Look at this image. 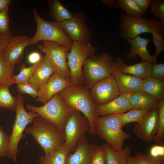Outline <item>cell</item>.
<instances>
[{"label": "cell", "instance_id": "obj_1", "mask_svg": "<svg viewBox=\"0 0 164 164\" xmlns=\"http://www.w3.org/2000/svg\"><path fill=\"white\" fill-rule=\"evenodd\" d=\"M59 94L67 105L83 113L90 124L88 132L95 134L94 123L99 116L97 112V106L91 99L90 90L84 85L71 83Z\"/></svg>", "mask_w": 164, "mask_h": 164}, {"label": "cell", "instance_id": "obj_2", "mask_svg": "<svg viewBox=\"0 0 164 164\" xmlns=\"http://www.w3.org/2000/svg\"><path fill=\"white\" fill-rule=\"evenodd\" d=\"M32 123V126L26 128L24 131L32 135L45 154L57 150L64 145V130L40 116L35 118Z\"/></svg>", "mask_w": 164, "mask_h": 164}, {"label": "cell", "instance_id": "obj_3", "mask_svg": "<svg viewBox=\"0 0 164 164\" xmlns=\"http://www.w3.org/2000/svg\"><path fill=\"white\" fill-rule=\"evenodd\" d=\"M122 128L119 114L98 116L94 123L95 134L116 151L121 150L124 142L131 137L130 134L122 130Z\"/></svg>", "mask_w": 164, "mask_h": 164}, {"label": "cell", "instance_id": "obj_4", "mask_svg": "<svg viewBox=\"0 0 164 164\" xmlns=\"http://www.w3.org/2000/svg\"><path fill=\"white\" fill-rule=\"evenodd\" d=\"M114 61L107 53L89 57L82 67L83 84L90 90L97 82L109 76Z\"/></svg>", "mask_w": 164, "mask_h": 164}, {"label": "cell", "instance_id": "obj_5", "mask_svg": "<svg viewBox=\"0 0 164 164\" xmlns=\"http://www.w3.org/2000/svg\"><path fill=\"white\" fill-rule=\"evenodd\" d=\"M32 12L37 29L29 45H36L40 41H47L55 42L61 46L71 47L73 42L63 29L60 22H50L45 20L35 8Z\"/></svg>", "mask_w": 164, "mask_h": 164}, {"label": "cell", "instance_id": "obj_6", "mask_svg": "<svg viewBox=\"0 0 164 164\" xmlns=\"http://www.w3.org/2000/svg\"><path fill=\"white\" fill-rule=\"evenodd\" d=\"M17 99L16 117L12 133L10 136L8 156L15 163L17 162L18 144L25 135L23 133L26 127L29 123H32L35 118L40 116L39 114L34 112L30 111L28 112L26 111L24 106L23 98L20 94L17 95Z\"/></svg>", "mask_w": 164, "mask_h": 164}, {"label": "cell", "instance_id": "obj_7", "mask_svg": "<svg viewBox=\"0 0 164 164\" xmlns=\"http://www.w3.org/2000/svg\"><path fill=\"white\" fill-rule=\"evenodd\" d=\"M26 108L38 114L40 116L51 121L63 130L66 121L74 110L66 104L59 93L43 106L36 107L27 104Z\"/></svg>", "mask_w": 164, "mask_h": 164}, {"label": "cell", "instance_id": "obj_8", "mask_svg": "<svg viewBox=\"0 0 164 164\" xmlns=\"http://www.w3.org/2000/svg\"><path fill=\"white\" fill-rule=\"evenodd\" d=\"M97 50L91 43L85 44L73 42L70 52L67 55L70 73V81L71 84H83L82 72L83 65L89 57L95 55Z\"/></svg>", "mask_w": 164, "mask_h": 164}, {"label": "cell", "instance_id": "obj_9", "mask_svg": "<svg viewBox=\"0 0 164 164\" xmlns=\"http://www.w3.org/2000/svg\"><path fill=\"white\" fill-rule=\"evenodd\" d=\"M90 128L88 119L82 116L80 111L74 109L66 121L64 127V145L70 152L75 150L78 142L88 132Z\"/></svg>", "mask_w": 164, "mask_h": 164}, {"label": "cell", "instance_id": "obj_10", "mask_svg": "<svg viewBox=\"0 0 164 164\" xmlns=\"http://www.w3.org/2000/svg\"><path fill=\"white\" fill-rule=\"evenodd\" d=\"M39 49L54 66L57 72L63 78L70 80V73L66 60L67 55L71 47L62 46L52 41H43Z\"/></svg>", "mask_w": 164, "mask_h": 164}, {"label": "cell", "instance_id": "obj_11", "mask_svg": "<svg viewBox=\"0 0 164 164\" xmlns=\"http://www.w3.org/2000/svg\"><path fill=\"white\" fill-rule=\"evenodd\" d=\"M84 12L77 11L70 19L60 22L61 27L73 42L78 41L85 44L90 43L91 33L86 24Z\"/></svg>", "mask_w": 164, "mask_h": 164}, {"label": "cell", "instance_id": "obj_12", "mask_svg": "<svg viewBox=\"0 0 164 164\" xmlns=\"http://www.w3.org/2000/svg\"><path fill=\"white\" fill-rule=\"evenodd\" d=\"M90 91L92 100L97 106L111 101L120 94L112 74L96 83Z\"/></svg>", "mask_w": 164, "mask_h": 164}, {"label": "cell", "instance_id": "obj_13", "mask_svg": "<svg viewBox=\"0 0 164 164\" xmlns=\"http://www.w3.org/2000/svg\"><path fill=\"white\" fill-rule=\"evenodd\" d=\"M148 19L129 16L121 13L119 16V36L124 39H133L140 34L150 33Z\"/></svg>", "mask_w": 164, "mask_h": 164}, {"label": "cell", "instance_id": "obj_14", "mask_svg": "<svg viewBox=\"0 0 164 164\" xmlns=\"http://www.w3.org/2000/svg\"><path fill=\"white\" fill-rule=\"evenodd\" d=\"M159 119L157 108L150 110L136 123L133 128V132L140 139L145 142L154 140L159 127Z\"/></svg>", "mask_w": 164, "mask_h": 164}, {"label": "cell", "instance_id": "obj_15", "mask_svg": "<svg viewBox=\"0 0 164 164\" xmlns=\"http://www.w3.org/2000/svg\"><path fill=\"white\" fill-rule=\"evenodd\" d=\"M31 39L24 35L12 36L2 56L13 65L20 63L23 56L24 50L29 45Z\"/></svg>", "mask_w": 164, "mask_h": 164}, {"label": "cell", "instance_id": "obj_16", "mask_svg": "<svg viewBox=\"0 0 164 164\" xmlns=\"http://www.w3.org/2000/svg\"><path fill=\"white\" fill-rule=\"evenodd\" d=\"M71 84L70 80L63 78L57 72L50 77L47 82L38 90L36 101L44 104L49 101L56 94L62 91Z\"/></svg>", "mask_w": 164, "mask_h": 164}, {"label": "cell", "instance_id": "obj_17", "mask_svg": "<svg viewBox=\"0 0 164 164\" xmlns=\"http://www.w3.org/2000/svg\"><path fill=\"white\" fill-rule=\"evenodd\" d=\"M98 146L90 143L84 135L78 142L73 153L69 152L66 164H90Z\"/></svg>", "mask_w": 164, "mask_h": 164}, {"label": "cell", "instance_id": "obj_18", "mask_svg": "<svg viewBox=\"0 0 164 164\" xmlns=\"http://www.w3.org/2000/svg\"><path fill=\"white\" fill-rule=\"evenodd\" d=\"M112 74L118 88L120 94L126 95L141 91L143 79L121 72L114 63Z\"/></svg>", "mask_w": 164, "mask_h": 164}, {"label": "cell", "instance_id": "obj_19", "mask_svg": "<svg viewBox=\"0 0 164 164\" xmlns=\"http://www.w3.org/2000/svg\"><path fill=\"white\" fill-rule=\"evenodd\" d=\"M56 71L54 66L45 55L42 57L29 82L39 90Z\"/></svg>", "mask_w": 164, "mask_h": 164}, {"label": "cell", "instance_id": "obj_20", "mask_svg": "<svg viewBox=\"0 0 164 164\" xmlns=\"http://www.w3.org/2000/svg\"><path fill=\"white\" fill-rule=\"evenodd\" d=\"M130 44L131 50L126 55V59H135L137 55L141 59V61L152 64L157 62V57L154 55H151L147 49V45L151 40L149 38H142L139 36L132 39L127 40Z\"/></svg>", "mask_w": 164, "mask_h": 164}, {"label": "cell", "instance_id": "obj_21", "mask_svg": "<svg viewBox=\"0 0 164 164\" xmlns=\"http://www.w3.org/2000/svg\"><path fill=\"white\" fill-rule=\"evenodd\" d=\"M114 63L121 72L128 73L144 79L151 77L152 64L141 61L133 65H128L125 63L122 56L117 57Z\"/></svg>", "mask_w": 164, "mask_h": 164}, {"label": "cell", "instance_id": "obj_22", "mask_svg": "<svg viewBox=\"0 0 164 164\" xmlns=\"http://www.w3.org/2000/svg\"><path fill=\"white\" fill-rule=\"evenodd\" d=\"M129 101L125 95L120 94L111 101L97 106V115L101 116L113 114H121L132 109Z\"/></svg>", "mask_w": 164, "mask_h": 164}, {"label": "cell", "instance_id": "obj_23", "mask_svg": "<svg viewBox=\"0 0 164 164\" xmlns=\"http://www.w3.org/2000/svg\"><path fill=\"white\" fill-rule=\"evenodd\" d=\"M132 109L151 110L157 108L159 101L149 95L140 91L125 95Z\"/></svg>", "mask_w": 164, "mask_h": 164}, {"label": "cell", "instance_id": "obj_24", "mask_svg": "<svg viewBox=\"0 0 164 164\" xmlns=\"http://www.w3.org/2000/svg\"><path fill=\"white\" fill-rule=\"evenodd\" d=\"M101 147L104 153L106 164H127L132 152L128 146L119 151L115 150L107 143L103 145Z\"/></svg>", "mask_w": 164, "mask_h": 164}, {"label": "cell", "instance_id": "obj_25", "mask_svg": "<svg viewBox=\"0 0 164 164\" xmlns=\"http://www.w3.org/2000/svg\"><path fill=\"white\" fill-rule=\"evenodd\" d=\"M148 23L156 48L154 55L157 57L164 50V23L154 17L148 19Z\"/></svg>", "mask_w": 164, "mask_h": 164}, {"label": "cell", "instance_id": "obj_26", "mask_svg": "<svg viewBox=\"0 0 164 164\" xmlns=\"http://www.w3.org/2000/svg\"><path fill=\"white\" fill-rule=\"evenodd\" d=\"M141 91L159 101L164 100V80L150 77L143 79Z\"/></svg>", "mask_w": 164, "mask_h": 164}, {"label": "cell", "instance_id": "obj_27", "mask_svg": "<svg viewBox=\"0 0 164 164\" xmlns=\"http://www.w3.org/2000/svg\"><path fill=\"white\" fill-rule=\"evenodd\" d=\"M50 14L56 21H62L71 19L73 15L58 0H50L47 1Z\"/></svg>", "mask_w": 164, "mask_h": 164}, {"label": "cell", "instance_id": "obj_28", "mask_svg": "<svg viewBox=\"0 0 164 164\" xmlns=\"http://www.w3.org/2000/svg\"><path fill=\"white\" fill-rule=\"evenodd\" d=\"M69 152L64 145L60 149L41 155L39 158L40 164H66L67 155Z\"/></svg>", "mask_w": 164, "mask_h": 164}, {"label": "cell", "instance_id": "obj_29", "mask_svg": "<svg viewBox=\"0 0 164 164\" xmlns=\"http://www.w3.org/2000/svg\"><path fill=\"white\" fill-rule=\"evenodd\" d=\"M14 70V65L10 63L2 56H0V86L10 87L15 84Z\"/></svg>", "mask_w": 164, "mask_h": 164}, {"label": "cell", "instance_id": "obj_30", "mask_svg": "<svg viewBox=\"0 0 164 164\" xmlns=\"http://www.w3.org/2000/svg\"><path fill=\"white\" fill-rule=\"evenodd\" d=\"M149 111L145 109H132L126 113L119 114L121 126L123 127L131 122H139Z\"/></svg>", "mask_w": 164, "mask_h": 164}, {"label": "cell", "instance_id": "obj_31", "mask_svg": "<svg viewBox=\"0 0 164 164\" xmlns=\"http://www.w3.org/2000/svg\"><path fill=\"white\" fill-rule=\"evenodd\" d=\"M8 86H0V107L15 111L17 104V97L10 93Z\"/></svg>", "mask_w": 164, "mask_h": 164}, {"label": "cell", "instance_id": "obj_32", "mask_svg": "<svg viewBox=\"0 0 164 164\" xmlns=\"http://www.w3.org/2000/svg\"><path fill=\"white\" fill-rule=\"evenodd\" d=\"M118 8L125 12L128 16L143 18L145 14L139 8L133 0H117Z\"/></svg>", "mask_w": 164, "mask_h": 164}, {"label": "cell", "instance_id": "obj_33", "mask_svg": "<svg viewBox=\"0 0 164 164\" xmlns=\"http://www.w3.org/2000/svg\"><path fill=\"white\" fill-rule=\"evenodd\" d=\"M129 158L134 164H164L163 157L155 158L149 154H144L139 152Z\"/></svg>", "mask_w": 164, "mask_h": 164}, {"label": "cell", "instance_id": "obj_34", "mask_svg": "<svg viewBox=\"0 0 164 164\" xmlns=\"http://www.w3.org/2000/svg\"><path fill=\"white\" fill-rule=\"evenodd\" d=\"M157 108L159 119L158 129L153 141L155 143L163 145L164 143V100L159 101Z\"/></svg>", "mask_w": 164, "mask_h": 164}, {"label": "cell", "instance_id": "obj_35", "mask_svg": "<svg viewBox=\"0 0 164 164\" xmlns=\"http://www.w3.org/2000/svg\"><path fill=\"white\" fill-rule=\"evenodd\" d=\"M39 62L32 64L29 67H26L24 64H22L19 68V73L17 75L14 76L15 84L17 85L29 82L33 72L38 65Z\"/></svg>", "mask_w": 164, "mask_h": 164}, {"label": "cell", "instance_id": "obj_36", "mask_svg": "<svg viewBox=\"0 0 164 164\" xmlns=\"http://www.w3.org/2000/svg\"><path fill=\"white\" fill-rule=\"evenodd\" d=\"M150 6V12L155 18L164 23V0H152Z\"/></svg>", "mask_w": 164, "mask_h": 164}, {"label": "cell", "instance_id": "obj_37", "mask_svg": "<svg viewBox=\"0 0 164 164\" xmlns=\"http://www.w3.org/2000/svg\"><path fill=\"white\" fill-rule=\"evenodd\" d=\"M9 140L10 136L0 126V157L8 156Z\"/></svg>", "mask_w": 164, "mask_h": 164}, {"label": "cell", "instance_id": "obj_38", "mask_svg": "<svg viewBox=\"0 0 164 164\" xmlns=\"http://www.w3.org/2000/svg\"><path fill=\"white\" fill-rule=\"evenodd\" d=\"M17 88L19 93L27 94L33 97L38 96V90L29 82L17 84Z\"/></svg>", "mask_w": 164, "mask_h": 164}, {"label": "cell", "instance_id": "obj_39", "mask_svg": "<svg viewBox=\"0 0 164 164\" xmlns=\"http://www.w3.org/2000/svg\"><path fill=\"white\" fill-rule=\"evenodd\" d=\"M9 10L0 12V33L3 34L11 33L9 25Z\"/></svg>", "mask_w": 164, "mask_h": 164}, {"label": "cell", "instance_id": "obj_40", "mask_svg": "<svg viewBox=\"0 0 164 164\" xmlns=\"http://www.w3.org/2000/svg\"><path fill=\"white\" fill-rule=\"evenodd\" d=\"M151 77L164 80V63L152 64Z\"/></svg>", "mask_w": 164, "mask_h": 164}, {"label": "cell", "instance_id": "obj_41", "mask_svg": "<svg viewBox=\"0 0 164 164\" xmlns=\"http://www.w3.org/2000/svg\"><path fill=\"white\" fill-rule=\"evenodd\" d=\"M105 157L104 153L101 147H98L92 157L90 164H105Z\"/></svg>", "mask_w": 164, "mask_h": 164}, {"label": "cell", "instance_id": "obj_42", "mask_svg": "<svg viewBox=\"0 0 164 164\" xmlns=\"http://www.w3.org/2000/svg\"><path fill=\"white\" fill-rule=\"evenodd\" d=\"M12 36V33L3 34L0 33V56H2L3 50Z\"/></svg>", "mask_w": 164, "mask_h": 164}, {"label": "cell", "instance_id": "obj_43", "mask_svg": "<svg viewBox=\"0 0 164 164\" xmlns=\"http://www.w3.org/2000/svg\"><path fill=\"white\" fill-rule=\"evenodd\" d=\"M141 10L145 13L150 6L152 0H133Z\"/></svg>", "mask_w": 164, "mask_h": 164}, {"label": "cell", "instance_id": "obj_44", "mask_svg": "<svg viewBox=\"0 0 164 164\" xmlns=\"http://www.w3.org/2000/svg\"><path fill=\"white\" fill-rule=\"evenodd\" d=\"M42 58L41 55L38 52L35 51L31 53L28 57V60L30 63L34 64L40 61Z\"/></svg>", "mask_w": 164, "mask_h": 164}, {"label": "cell", "instance_id": "obj_45", "mask_svg": "<svg viewBox=\"0 0 164 164\" xmlns=\"http://www.w3.org/2000/svg\"><path fill=\"white\" fill-rule=\"evenodd\" d=\"M100 2L109 8L114 9L118 8L116 0H101Z\"/></svg>", "mask_w": 164, "mask_h": 164}, {"label": "cell", "instance_id": "obj_46", "mask_svg": "<svg viewBox=\"0 0 164 164\" xmlns=\"http://www.w3.org/2000/svg\"><path fill=\"white\" fill-rule=\"evenodd\" d=\"M11 2V0H0V12L9 10Z\"/></svg>", "mask_w": 164, "mask_h": 164}, {"label": "cell", "instance_id": "obj_47", "mask_svg": "<svg viewBox=\"0 0 164 164\" xmlns=\"http://www.w3.org/2000/svg\"><path fill=\"white\" fill-rule=\"evenodd\" d=\"M159 157H164V145H155Z\"/></svg>", "mask_w": 164, "mask_h": 164}, {"label": "cell", "instance_id": "obj_48", "mask_svg": "<svg viewBox=\"0 0 164 164\" xmlns=\"http://www.w3.org/2000/svg\"><path fill=\"white\" fill-rule=\"evenodd\" d=\"M149 154L153 157L156 158L159 157L155 145L152 146L151 148L149 153Z\"/></svg>", "mask_w": 164, "mask_h": 164}, {"label": "cell", "instance_id": "obj_49", "mask_svg": "<svg viewBox=\"0 0 164 164\" xmlns=\"http://www.w3.org/2000/svg\"><path fill=\"white\" fill-rule=\"evenodd\" d=\"M129 158L128 159L127 164H134Z\"/></svg>", "mask_w": 164, "mask_h": 164}, {"label": "cell", "instance_id": "obj_50", "mask_svg": "<svg viewBox=\"0 0 164 164\" xmlns=\"http://www.w3.org/2000/svg\"><path fill=\"white\" fill-rule=\"evenodd\" d=\"M30 164H36L31 163Z\"/></svg>", "mask_w": 164, "mask_h": 164}]
</instances>
